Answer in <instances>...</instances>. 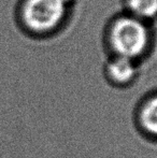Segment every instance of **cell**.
I'll list each match as a JSON object with an SVG mask.
<instances>
[{
    "label": "cell",
    "instance_id": "cell-3",
    "mask_svg": "<svg viewBox=\"0 0 157 158\" xmlns=\"http://www.w3.org/2000/svg\"><path fill=\"white\" fill-rule=\"evenodd\" d=\"M138 61L123 56L112 55L105 64V77L116 88H127L137 81Z\"/></svg>",
    "mask_w": 157,
    "mask_h": 158
},
{
    "label": "cell",
    "instance_id": "cell-2",
    "mask_svg": "<svg viewBox=\"0 0 157 158\" xmlns=\"http://www.w3.org/2000/svg\"><path fill=\"white\" fill-rule=\"evenodd\" d=\"M74 2L76 0H25L22 19L32 31L50 32L58 27Z\"/></svg>",
    "mask_w": 157,
    "mask_h": 158
},
{
    "label": "cell",
    "instance_id": "cell-1",
    "mask_svg": "<svg viewBox=\"0 0 157 158\" xmlns=\"http://www.w3.org/2000/svg\"><path fill=\"white\" fill-rule=\"evenodd\" d=\"M112 55L139 61L150 46V31L145 21L132 15H125L112 23L108 33Z\"/></svg>",
    "mask_w": 157,
    "mask_h": 158
},
{
    "label": "cell",
    "instance_id": "cell-5",
    "mask_svg": "<svg viewBox=\"0 0 157 158\" xmlns=\"http://www.w3.org/2000/svg\"><path fill=\"white\" fill-rule=\"evenodd\" d=\"M130 15L143 21L157 16V0H125Z\"/></svg>",
    "mask_w": 157,
    "mask_h": 158
},
{
    "label": "cell",
    "instance_id": "cell-4",
    "mask_svg": "<svg viewBox=\"0 0 157 158\" xmlns=\"http://www.w3.org/2000/svg\"><path fill=\"white\" fill-rule=\"evenodd\" d=\"M134 124L143 137L157 141V93H151L139 101Z\"/></svg>",
    "mask_w": 157,
    "mask_h": 158
}]
</instances>
